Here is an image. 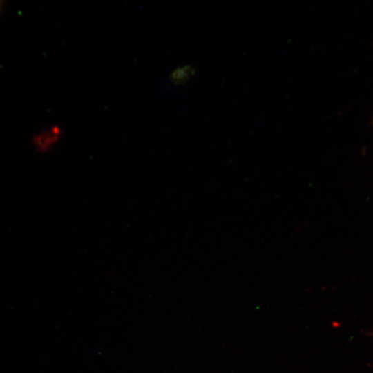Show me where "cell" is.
Masks as SVG:
<instances>
[{
	"mask_svg": "<svg viewBox=\"0 0 373 373\" xmlns=\"http://www.w3.org/2000/svg\"><path fill=\"white\" fill-rule=\"evenodd\" d=\"M191 75H193V69L186 66L175 70L171 75V78L175 84H182L186 82Z\"/></svg>",
	"mask_w": 373,
	"mask_h": 373,
	"instance_id": "cell-1",
	"label": "cell"
},
{
	"mask_svg": "<svg viewBox=\"0 0 373 373\" xmlns=\"http://www.w3.org/2000/svg\"><path fill=\"white\" fill-rule=\"evenodd\" d=\"M1 1H0V8H1Z\"/></svg>",
	"mask_w": 373,
	"mask_h": 373,
	"instance_id": "cell-2",
	"label": "cell"
}]
</instances>
